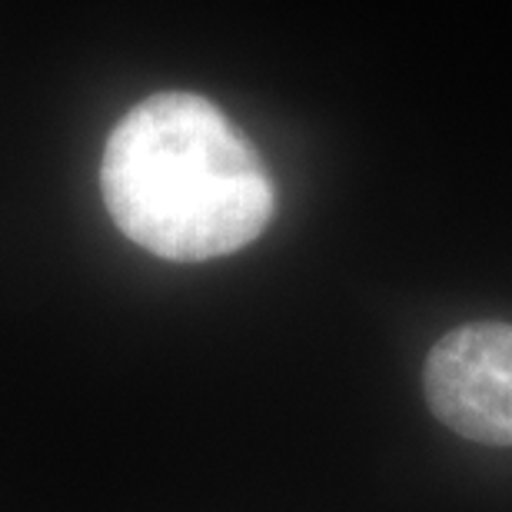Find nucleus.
I'll use <instances>...</instances> for the list:
<instances>
[{
    "label": "nucleus",
    "mask_w": 512,
    "mask_h": 512,
    "mask_svg": "<svg viewBox=\"0 0 512 512\" xmlns=\"http://www.w3.org/2000/svg\"><path fill=\"white\" fill-rule=\"evenodd\" d=\"M100 190L130 243L170 263L230 256L270 227L273 177L213 100L163 90L110 130Z\"/></svg>",
    "instance_id": "f257e3e1"
},
{
    "label": "nucleus",
    "mask_w": 512,
    "mask_h": 512,
    "mask_svg": "<svg viewBox=\"0 0 512 512\" xmlns=\"http://www.w3.org/2000/svg\"><path fill=\"white\" fill-rule=\"evenodd\" d=\"M443 426L483 446H512V323H466L439 336L423 370Z\"/></svg>",
    "instance_id": "f03ea898"
}]
</instances>
